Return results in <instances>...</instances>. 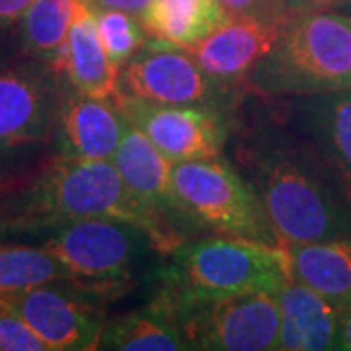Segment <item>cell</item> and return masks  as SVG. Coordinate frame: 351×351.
<instances>
[{"label": "cell", "mask_w": 351, "mask_h": 351, "mask_svg": "<svg viewBox=\"0 0 351 351\" xmlns=\"http://www.w3.org/2000/svg\"><path fill=\"white\" fill-rule=\"evenodd\" d=\"M244 156L283 246L351 237L350 209L306 158L271 138H258Z\"/></svg>", "instance_id": "1"}, {"label": "cell", "mask_w": 351, "mask_h": 351, "mask_svg": "<svg viewBox=\"0 0 351 351\" xmlns=\"http://www.w3.org/2000/svg\"><path fill=\"white\" fill-rule=\"evenodd\" d=\"M246 82L269 96L351 90V18L330 10L289 16Z\"/></svg>", "instance_id": "2"}, {"label": "cell", "mask_w": 351, "mask_h": 351, "mask_svg": "<svg viewBox=\"0 0 351 351\" xmlns=\"http://www.w3.org/2000/svg\"><path fill=\"white\" fill-rule=\"evenodd\" d=\"M289 279L293 277L285 246L213 237L186 242L172 254L158 293L184 299L242 293L277 295Z\"/></svg>", "instance_id": "3"}, {"label": "cell", "mask_w": 351, "mask_h": 351, "mask_svg": "<svg viewBox=\"0 0 351 351\" xmlns=\"http://www.w3.org/2000/svg\"><path fill=\"white\" fill-rule=\"evenodd\" d=\"M188 350L271 351L279 348V306L271 293L184 299L156 295Z\"/></svg>", "instance_id": "4"}, {"label": "cell", "mask_w": 351, "mask_h": 351, "mask_svg": "<svg viewBox=\"0 0 351 351\" xmlns=\"http://www.w3.org/2000/svg\"><path fill=\"white\" fill-rule=\"evenodd\" d=\"M34 209L45 223L59 225L80 219L121 221L154 240L151 215L131 195L112 160L59 156L41 180Z\"/></svg>", "instance_id": "5"}, {"label": "cell", "mask_w": 351, "mask_h": 351, "mask_svg": "<svg viewBox=\"0 0 351 351\" xmlns=\"http://www.w3.org/2000/svg\"><path fill=\"white\" fill-rule=\"evenodd\" d=\"M172 180L186 213L197 226L223 237L283 246L258 191L225 160L174 162Z\"/></svg>", "instance_id": "6"}, {"label": "cell", "mask_w": 351, "mask_h": 351, "mask_svg": "<svg viewBox=\"0 0 351 351\" xmlns=\"http://www.w3.org/2000/svg\"><path fill=\"white\" fill-rule=\"evenodd\" d=\"M137 232V226L113 219H80L59 226L43 248L63 263L80 291L110 295L131 279Z\"/></svg>", "instance_id": "7"}, {"label": "cell", "mask_w": 351, "mask_h": 351, "mask_svg": "<svg viewBox=\"0 0 351 351\" xmlns=\"http://www.w3.org/2000/svg\"><path fill=\"white\" fill-rule=\"evenodd\" d=\"M112 162L131 195L151 215L154 223L152 246L160 254L172 256L188 242V226L195 225L176 193L174 162L129 121Z\"/></svg>", "instance_id": "8"}, {"label": "cell", "mask_w": 351, "mask_h": 351, "mask_svg": "<svg viewBox=\"0 0 351 351\" xmlns=\"http://www.w3.org/2000/svg\"><path fill=\"white\" fill-rule=\"evenodd\" d=\"M226 88L207 75L188 47L151 38L119 71V92L158 104L215 106Z\"/></svg>", "instance_id": "9"}, {"label": "cell", "mask_w": 351, "mask_h": 351, "mask_svg": "<svg viewBox=\"0 0 351 351\" xmlns=\"http://www.w3.org/2000/svg\"><path fill=\"white\" fill-rule=\"evenodd\" d=\"M113 104L172 160H215L228 137V123L215 106H174L135 98L123 92Z\"/></svg>", "instance_id": "10"}, {"label": "cell", "mask_w": 351, "mask_h": 351, "mask_svg": "<svg viewBox=\"0 0 351 351\" xmlns=\"http://www.w3.org/2000/svg\"><path fill=\"white\" fill-rule=\"evenodd\" d=\"M53 283L0 297V304L10 308L32 326L49 351H90L100 348L106 320L88 297Z\"/></svg>", "instance_id": "11"}, {"label": "cell", "mask_w": 351, "mask_h": 351, "mask_svg": "<svg viewBox=\"0 0 351 351\" xmlns=\"http://www.w3.org/2000/svg\"><path fill=\"white\" fill-rule=\"evenodd\" d=\"M57 113L49 76L25 66L0 71V158L47 143Z\"/></svg>", "instance_id": "12"}, {"label": "cell", "mask_w": 351, "mask_h": 351, "mask_svg": "<svg viewBox=\"0 0 351 351\" xmlns=\"http://www.w3.org/2000/svg\"><path fill=\"white\" fill-rule=\"evenodd\" d=\"M283 24L263 18H232L188 49L207 75L230 88L248 80L252 71L274 49Z\"/></svg>", "instance_id": "13"}, {"label": "cell", "mask_w": 351, "mask_h": 351, "mask_svg": "<svg viewBox=\"0 0 351 351\" xmlns=\"http://www.w3.org/2000/svg\"><path fill=\"white\" fill-rule=\"evenodd\" d=\"M51 66L55 75L69 80L76 94L113 100L119 92V69L110 61L101 45L96 12L86 0H80L69 38Z\"/></svg>", "instance_id": "14"}, {"label": "cell", "mask_w": 351, "mask_h": 351, "mask_svg": "<svg viewBox=\"0 0 351 351\" xmlns=\"http://www.w3.org/2000/svg\"><path fill=\"white\" fill-rule=\"evenodd\" d=\"M127 119L113 100L76 94L57 113L59 156L112 160L123 137Z\"/></svg>", "instance_id": "15"}, {"label": "cell", "mask_w": 351, "mask_h": 351, "mask_svg": "<svg viewBox=\"0 0 351 351\" xmlns=\"http://www.w3.org/2000/svg\"><path fill=\"white\" fill-rule=\"evenodd\" d=\"M281 351L336 350L339 311L314 289L289 279L277 293Z\"/></svg>", "instance_id": "16"}, {"label": "cell", "mask_w": 351, "mask_h": 351, "mask_svg": "<svg viewBox=\"0 0 351 351\" xmlns=\"http://www.w3.org/2000/svg\"><path fill=\"white\" fill-rule=\"evenodd\" d=\"M285 248L295 281L320 293L338 311L351 304V237Z\"/></svg>", "instance_id": "17"}, {"label": "cell", "mask_w": 351, "mask_h": 351, "mask_svg": "<svg viewBox=\"0 0 351 351\" xmlns=\"http://www.w3.org/2000/svg\"><path fill=\"white\" fill-rule=\"evenodd\" d=\"M151 38L191 47L228 22L221 0H151L141 16Z\"/></svg>", "instance_id": "18"}, {"label": "cell", "mask_w": 351, "mask_h": 351, "mask_svg": "<svg viewBox=\"0 0 351 351\" xmlns=\"http://www.w3.org/2000/svg\"><path fill=\"white\" fill-rule=\"evenodd\" d=\"M306 117L311 135L351 201V90L316 94L306 106Z\"/></svg>", "instance_id": "19"}, {"label": "cell", "mask_w": 351, "mask_h": 351, "mask_svg": "<svg viewBox=\"0 0 351 351\" xmlns=\"http://www.w3.org/2000/svg\"><path fill=\"white\" fill-rule=\"evenodd\" d=\"M98 350L180 351L188 350L180 330L158 304L106 322Z\"/></svg>", "instance_id": "20"}, {"label": "cell", "mask_w": 351, "mask_h": 351, "mask_svg": "<svg viewBox=\"0 0 351 351\" xmlns=\"http://www.w3.org/2000/svg\"><path fill=\"white\" fill-rule=\"evenodd\" d=\"M80 0H34L24 12L25 47L51 63L69 38Z\"/></svg>", "instance_id": "21"}, {"label": "cell", "mask_w": 351, "mask_h": 351, "mask_svg": "<svg viewBox=\"0 0 351 351\" xmlns=\"http://www.w3.org/2000/svg\"><path fill=\"white\" fill-rule=\"evenodd\" d=\"M94 10V8H92ZM101 45L119 71L147 43V32L137 16L121 10H94Z\"/></svg>", "instance_id": "22"}, {"label": "cell", "mask_w": 351, "mask_h": 351, "mask_svg": "<svg viewBox=\"0 0 351 351\" xmlns=\"http://www.w3.org/2000/svg\"><path fill=\"white\" fill-rule=\"evenodd\" d=\"M0 351H49V346L24 318L0 304Z\"/></svg>", "instance_id": "23"}, {"label": "cell", "mask_w": 351, "mask_h": 351, "mask_svg": "<svg viewBox=\"0 0 351 351\" xmlns=\"http://www.w3.org/2000/svg\"><path fill=\"white\" fill-rule=\"evenodd\" d=\"M223 8H225L228 20L232 18H263V20H271L262 0H221ZM277 22V20H274Z\"/></svg>", "instance_id": "24"}, {"label": "cell", "mask_w": 351, "mask_h": 351, "mask_svg": "<svg viewBox=\"0 0 351 351\" xmlns=\"http://www.w3.org/2000/svg\"><path fill=\"white\" fill-rule=\"evenodd\" d=\"M94 10H121L133 16H143L151 0H86Z\"/></svg>", "instance_id": "25"}, {"label": "cell", "mask_w": 351, "mask_h": 351, "mask_svg": "<svg viewBox=\"0 0 351 351\" xmlns=\"http://www.w3.org/2000/svg\"><path fill=\"white\" fill-rule=\"evenodd\" d=\"M338 2L339 0H285V10H287L289 16L320 12V10H330Z\"/></svg>", "instance_id": "26"}, {"label": "cell", "mask_w": 351, "mask_h": 351, "mask_svg": "<svg viewBox=\"0 0 351 351\" xmlns=\"http://www.w3.org/2000/svg\"><path fill=\"white\" fill-rule=\"evenodd\" d=\"M336 350L351 351V304L339 311V330Z\"/></svg>", "instance_id": "27"}, {"label": "cell", "mask_w": 351, "mask_h": 351, "mask_svg": "<svg viewBox=\"0 0 351 351\" xmlns=\"http://www.w3.org/2000/svg\"><path fill=\"white\" fill-rule=\"evenodd\" d=\"M265 6V12L271 20L277 22H285L289 18L287 10H285V0H262Z\"/></svg>", "instance_id": "28"}]
</instances>
